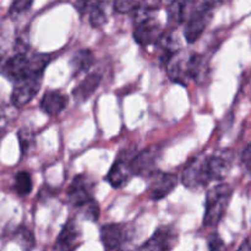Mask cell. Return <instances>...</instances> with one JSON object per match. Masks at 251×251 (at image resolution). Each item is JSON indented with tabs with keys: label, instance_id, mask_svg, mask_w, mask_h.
<instances>
[{
	"label": "cell",
	"instance_id": "6da1fadb",
	"mask_svg": "<svg viewBox=\"0 0 251 251\" xmlns=\"http://www.w3.org/2000/svg\"><path fill=\"white\" fill-rule=\"evenodd\" d=\"M49 61V54H28L26 51H17L5 61L2 74L10 81L16 82L32 75H43Z\"/></svg>",
	"mask_w": 251,
	"mask_h": 251
},
{
	"label": "cell",
	"instance_id": "7a4b0ae2",
	"mask_svg": "<svg viewBox=\"0 0 251 251\" xmlns=\"http://www.w3.org/2000/svg\"><path fill=\"white\" fill-rule=\"evenodd\" d=\"M203 56L195 53H186L183 49L174 53L166 63L168 77L173 82L186 86L190 81L199 80L203 74Z\"/></svg>",
	"mask_w": 251,
	"mask_h": 251
},
{
	"label": "cell",
	"instance_id": "3957f363",
	"mask_svg": "<svg viewBox=\"0 0 251 251\" xmlns=\"http://www.w3.org/2000/svg\"><path fill=\"white\" fill-rule=\"evenodd\" d=\"M233 196L232 186L220 183L211 188L206 196L203 226L207 228L216 227L225 217Z\"/></svg>",
	"mask_w": 251,
	"mask_h": 251
},
{
	"label": "cell",
	"instance_id": "277c9868",
	"mask_svg": "<svg viewBox=\"0 0 251 251\" xmlns=\"http://www.w3.org/2000/svg\"><path fill=\"white\" fill-rule=\"evenodd\" d=\"M213 12H215V10L210 9L202 2L195 7L193 14L189 16V19L184 24V26H185L184 27V37H185L188 43H195L202 36V33L206 31L211 20H212Z\"/></svg>",
	"mask_w": 251,
	"mask_h": 251
},
{
	"label": "cell",
	"instance_id": "5b68a950",
	"mask_svg": "<svg viewBox=\"0 0 251 251\" xmlns=\"http://www.w3.org/2000/svg\"><path fill=\"white\" fill-rule=\"evenodd\" d=\"M234 164V152L232 150H220L206 156V169L211 181H223L230 173Z\"/></svg>",
	"mask_w": 251,
	"mask_h": 251
},
{
	"label": "cell",
	"instance_id": "8992f818",
	"mask_svg": "<svg viewBox=\"0 0 251 251\" xmlns=\"http://www.w3.org/2000/svg\"><path fill=\"white\" fill-rule=\"evenodd\" d=\"M181 181L189 190H199L211 183L206 169V154L195 157L183 171Z\"/></svg>",
	"mask_w": 251,
	"mask_h": 251
},
{
	"label": "cell",
	"instance_id": "52a82bcc",
	"mask_svg": "<svg viewBox=\"0 0 251 251\" xmlns=\"http://www.w3.org/2000/svg\"><path fill=\"white\" fill-rule=\"evenodd\" d=\"M42 78H43V75H32L14 82L15 85L12 88L11 98H10L12 104L16 108L28 104L41 90Z\"/></svg>",
	"mask_w": 251,
	"mask_h": 251
},
{
	"label": "cell",
	"instance_id": "ba28073f",
	"mask_svg": "<svg viewBox=\"0 0 251 251\" xmlns=\"http://www.w3.org/2000/svg\"><path fill=\"white\" fill-rule=\"evenodd\" d=\"M162 32H163V28L157 16L146 17V19L135 22L134 39L140 46L149 47L156 44Z\"/></svg>",
	"mask_w": 251,
	"mask_h": 251
},
{
	"label": "cell",
	"instance_id": "9c48e42d",
	"mask_svg": "<svg viewBox=\"0 0 251 251\" xmlns=\"http://www.w3.org/2000/svg\"><path fill=\"white\" fill-rule=\"evenodd\" d=\"M95 181L86 174L75 176L68 189V200L75 207L83 205L93 199Z\"/></svg>",
	"mask_w": 251,
	"mask_h": 251
},
{
	"label": "cell",
	"instance_id": "30bf717a",
	"mask_svg": "<svg viewBox=\"0 0 251 251\" xmlns=\"http://www.w3.org/2000/svg\"><path fill=\"white\" fill-rule=\"evenodd\" d=\"M135 153H122L117 159L112 168L109 169L107 180L113 188L119 189L129 183L130 179L134 176L131 168V158Z\"/></svg>",
	"mask_w": 251,
	"mask_h": 251
},
{
	"label": "cell",
	"instance_id": "8fae6325",
	"mask_svg": "<svg viewBox=\"0 0 251 251\" xmlns=\"http://www.w3.org/2000/svg\"><path fill=\"white\" fill-rule=\"evenodd\" d=\"M179 242L178 232L172 226H162L141 247L142 250H172Z\"/></svg>",
	"mask_w": 251,
	"mask_h": 251
},
{
	"label": "cell",
	"instance_id": "7c38bea8",
	"mask_svg": "<svg viewBox=\"0 0 251 251\" xmlns=\"http://www.w3.org/2000/svg\"><path fill=\"white\" fill-rule=\"evenodd\" d=\"M157 159H158V152L154 147L144 150L140 153H135L131 158L134 176L151 178L157 172Z\"/></svg>",
	"mask_w": 251,
	"mask_h": 251
},
{
	"label": "cell",
	"instance_id": "4fadbf2b",
	"mask_svg": "<svg viewBox=\"0 0 251 251\" xmlns=\"http://www.w3.org/2000/svg\"><path fill=\"white\" fill-rule=\"evenodd\" d=\"M152 181L150 185V198L153 201H159L167 198L176 189L178 184V176L174 173H162L156 172L151 176Z\"/></svg>",
	"mask_w": 251,
	"mask_h": 251
},
{
	"label": "cell",
	"instance_id": "5bb4252c",
	"mask_svg": "<svg viewBox=\"0 0 251 251\" xmlns=\"http://www.w3.org/2000/svg\"><path fill=\"white\" fill-rule=\"evenodd\" d=\"M82 242V230L76 221L70 220L65 223L55 240L54 249L56 250H75Z\"/></svg>",
	"mask_w": 251,
	"mask_h": 251
},
{
	"label": "cell",
	"instance_id": "9a60e30c",
	"mask_svg": "<svg viewBox=\"0 0 251 251\" xmlns=\"http://www.w3.org/2000/svg\"><path fill=\"white\" fill-rule=\"evenodd\" d=\"M167 14H168V24L172 27H178L185 24L195 7L198 6V0H173L167 5Z\"/></svg>",
	"mask_w": 251,
	"mask_h": 251
},
{
	"label": "cell",
	"instance_id": "2e32d148",
	"mask_svg": "<svg viewBox=\"0 0 251 251\" xmlns=\"http://www.w3.org/2000/svg\"><path fill=\"white\" fill-rule=\"evenodd\" d=\"M126 240L125 226L117 223H108L100 229V242L107 250L122 249Z\"/></svg>",
	"mask_w": 251,
	"mask_h": 251
},
{
	"label": "cell",
	"instance_id": "e0dca14e",
	"mask_svg": "<svg viewBox=\"0 0 251 251\" xmlns=\"http://www.w3.org/2000/svg\"><path fill=\"white\" fill-rule=\"evenodd\" d=\"M68 102L69 98L65 93L59 90H50L47 91L43 95L39 107H41L42 112L54 117V115L60 114L65 109Z\"/></svg>",
	"mask_w": 251,
	"mask_h": 251
},
{
	"label": "cell",
	"instance_id": "ac0fdd59",
	"mask_svg": "<svg viewBox=\"0 0 251 251\" xmlns=\"http://www.w3.org/2000/svg\"><path fill=\"white\" fill-rule=\"evenodd\" d=\"M157 48L161 51V58L164 61V64L168 61V59L181 49V41L179 38L178 33L174 29L171 31L162 32L161 37L156 42Z\"/></svg>",
	"mask_w": 251,
	"mask_h": 251
},
{
	"label": "cell",
	"instance_id": "d6986e66",
	"mask_svg": "<svg viewBox=\"0 0 251 251\" xmlns=\"http://www.w3.org/2000/svg\"><path fill=\"white\" fill-rule=\"evenodd\" d=\"M100 82H102V75H100V74H88V75L78 83L77 87L74 90L73 93L75 100H80V102L88 100V98L95 93V91L100 87Z\"/></svg>",
	"mask_w": 251,
	"mask_h": 251
},
{
	"label": "cell",
	"instance_id": "ffe728a7",
	"mask_svg": "<svg viewBox=\"0 0 251 251\" xmlns=\"http://www.w3.org/2000/svg\"><path fill=\"white\" fill-rule=\"evenodd\" d=\"M95 64V55L90 49H81L76 51L70 60L71 70L74 75L87 73Z\"/></svg>",
	"mask_w": 251,
	"mask_h": 251
},
{
	"label": "cell",
	"instance_id": "44dd1931",
	"mask_svg": "<svg viewBox=\"0 0 251 251\" xmlns=\"http://www.w3.org/2000/svg\"><path fill=\"white\" fill-rule=\"evenodd\" d=\"M15 44L12 24L9 19L0 21V61L4 60Z\"/></svg>",
	"mask_w": 251,
	"mask_h": 251
},
{
	"label": "cell",
	"instance_id": "7402d4cb",
	"mask_svg": "<svg viewBox=\"0 0 251 251\" xmlns=\"http://www.w3.org/2000/svg\"><path fill=\"white\" fill-rule=\"evenodd\" d=\"M17 109L11 102L6 103L0 100V135L4 134L16 120Z\"/></svg>",
	"mask_w": 251,
	"mask_h": 251
},
{
	"label": "cell",
	"instance_id": "603a6c76",
	"mask_svg": "<svg viewBox=\"0 0 251 251\" xmlns=\"http://www.w3.org/2000/svg\"><path fill=\"white\" fill-rule=\"evenodd\" d=\"M14 189L19 196H27L33 189V180L28 172L21 171L15 176Z\"/></svg>",
	"mask_w": 251,
	"mask_h": 251
},
{
	"label": "cell",
	"instance_id": "cb8c5ba5",
	"mask_svg": "<svg viewBox=\"0 0 251 251\" xmlns=\"http://www.w3.org/2000/svg\"><path fill=\"white\" fill-rule=\"evenodd\" d=\"M88 20L92 27L95 28H100L104 26L108 21V12H107V4L100 5V6L95 7L88 12Z\"/></svg>",
	"mask_w": 251,
	"mask_h": 251
},
{
	"label": "cell",
	"instance_id": "d4e9b609",
	"mask_svg": "<svg viewBox=\"0 0 251 251\" xmlns=\"http://www.w3.org/2000/svg\"><path fill=\"white\" fill-rule=\"evenodd\" d=\"M80 210L81 215H82L83 218L88 221H92V222H96L100 218V206H98L97 201L95 199H91L90 201L85 202L83 205L76 207Z\"/></svg>",
	"mask_w": 251,
	"mask_h": 251
},
{
	"label": "cell",
	"instance_id": "484cf974",
	"mask_svg": "<svg viewBox=\"0 0 251 251\" xmlns=\"http://www.w3.org/2000/svg\"><path fill=\"white\" fill-rule=\"evenodd\" d=\"M17 136H19V142L22 154H27L34 147L33 132L28 127H24V129L20 130Z\"/></svg>",
	"mask_w": 251,
	"mask_h": 251
},
{
	"label": "cell",
	"instance_id": "4316f807",
	"mask_svg": "<svg viewBox=\"0 0 251 251\" xmlns=\"http://www.w3.org/2000/svg\"><path fill=\"white\" fill-rule=\"evenodd\" d=\"M144 0H114V10L119 14H130L139 6Z\"/></svg>",
	"mask_w": 251,
	"mask_h": 251
},
{
	"label": "cell",
	"instance_id": "83f0119b",
	"mask_svg": "<svg viewBox=\"0 0 251 251\" xmlns=\"http://www.w3.org/2000/svg\"><path fill=\"white\" fill-rule=\"evenodd\" d=\"M107 4V0H75V7L81 15H87L91 10Z\"/></svg>",
	"mask_w": 251,
	"mask_h": 251
},
{
	"label": "cell",
	"instance_id": "f1b7e54d",
	"mask_svg": "<svg viewBox=\"0 0 251 251\" xmlns=\"http://www.w3.org/2000/svg\"><path fill=\"white\" fill-rule=\"evenodd\" d=\"M16 240L24 249H31L34 247L33 235L26 228H20L19 230H16Z\"/></svg>",
	"mask_w": 251,
	"mask_h": 251
},
{
	"label": "cell",
	"instance_id": "f546056e",
	"mask_svg": "<svg viewBox=\"0 0 251 251\" xmlns=\"http://www.w3.org/2000/svg\"><path fill=\"white\" fill-rule=\"evenodd\" d=\"M207 245L210 250H221L225 249V242L217 233H212L207 239Z\"/></svg>",
	"mask_w": 251,
	"mask_h": 251
},
{
	"label": "cell",
	"instance_id": "4dcf8cb0",
	"mask_svg": "<svg viewBox=\"0 0 251 251\" xmlns=\"http://www.w3.org/2000/svg\"><path fill=\"white\" fill-rule=\"evenodd\" d=\"M242 166L248 173L251 174V142L245 147L242 153Z\"/></svg>",
	"mask_w": 251,
	"mask_h": 251
},
{
	"label": "cell",
	"instance_id": "1f68e13d",
	"mask_svg": "<svg viewBox=\"0 0 251 251\" xmlns=\"http://www.w3.org/2000/svg\"><path fill=\"white\" fill-rule=\"evenodd\" d=\"M226 1H227V0H203L202 4L206 5V6H208L210 9L216 10L217 7H220L221 5L225 4Z\"/></svg>",
	"mask_w": 251,
	"mask_h": 251
},
{
	"label": "cell",
	"instance_id": "d6a6232c",
	"mask_svg": "<svg viewBox=\"0 0 251 251\" xmlns=\"http://www.w3.org/2000/svg\"><path fill=\"white\" fill-rule=\"evenodd\" d=\"M240 250H251V237L247 238V239L243 242V244L239 247Z\"/></svg>",
	"mask_w": 251,
	"mask_h": 251
},
{
	"label": "cell",
	"instance_id": "836d02e7",
	"mask_svg": "<svg viewBox=\"0 0 251 251\" xmlns=\"http://www.w3.org/2000/svg\"><path fill=\"white\" fill-rule=\"evenodd\" d=\"M158 1L163 5H169L172 1H173V0H158Z\"/></svg>",
	"mask_w": 251,
	"mask_h": 251
}]
</instances>
